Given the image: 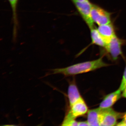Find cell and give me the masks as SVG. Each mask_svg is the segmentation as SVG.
Here are the masks:
<instances>
[{
  "instance_id": "6da1fadb",
  "label": "cell",
  "mask_w": 126,
  "mask_h": 126,
  "mask_svg": "<svg viewBox=\"0 0 126 126\" xmlns=\"http://www.w3.org/2000/svg\"><path fill=\"white\" fill-rule=\"evenodd\" d=\"M109 64L103 61L102 57L92 61L78 63L68 67L51 70L52 74H60L65 76H73L107 67Z\"/></svg>"
},
{
  "instance_id": "7a4b0ae2",
  "label": "cell",
  "mask_w": 126,
  "mask_h": 126,
  "mask_svg": "<svg viewBox=\"0 0 126 126\" xmlns=\"http://www.w3.org/2000/svg\"><path fill=\"white\" fill-rule=\"evenodd\" d=\"M124 114L115 111L111 108L102 109L100 126H117L118 120L122 118Z\"/></svg>"
},
{
  "instance_id": "3957f363",
  "label": "cell",
  "mask_w": 126,
  "mask_h": 126,
  "mask_svg": "<svg viewBox=\"0 0 126 126\" xmlns=\"http://www.w3.org/2000/svg\"><path fill=\"white\" fill-rule=\"evenodd\" d=\"M71 0L75 5L79 13L90 29L94 27V22L92 20L91 16L93 4L90 3L88 0L84 2H80L76 0Z\"/></svg>"
},
{
  "instance_id": "277c9868",
  "label": "cell",
  "mask_w": 126,
  "mask_h": 126,
  "mask_svg": "<svg viewBox=\"0 0 126 126\" xmlns=\"http://www.w3.org/2000/svg\"><path fill=\"white\" fill-rule=\"evenodd\" d=\"M91 16L93 22L99 26L111 23V14L96 5L93 4Z\"/></svg>"
},
{
  "instance_id": "5b68a950",
  "label": "cell",
  "mask_w": 126,
  "mask_h": 126,
  "mask_svg": "<svg viewBox=\"0 0 126 126\" xmlns=\"http://www.w3.org/2000/svg\"><path fill=\"white\" fill-rule=\"evenodd\" d=\"M125 42V40L119 38L115 35L107 44L104 48L113 60H117L122 54V47Z\"/></svg>"
},
{
  "instance_id": "8992f818",
  "label": "cell",
  "mask_w": 126,
  "mask_h": 126,
  "mask_svg": "<svg viewBox=\"0 0 126 126\" xmlns=\"http://www.w3.org/2000/svg\"><path fill=\"white\" fill-rule=\"evenodd\" d=\"M70 109L65 117L75 119L79 117L85 115L88 111V106L82 98L70 106Z\"/></svg>"
},
{
  "instance_id": "52a82bcc",
  "label": "cell",
  "mask_w": 126,
  "mask_h": 126,
  "mask_svg": "<svg viewBox=\"0 0 126 126\" xmlns=\"http://www.w3.org/2000/svg\"><path fill=\"white\" fill-rule=\"evenodd\" d=\"M122 91L118 89L117 90L105 96L99 105L101 109L111 107L119 100L122 96Z\"/></svg>"
},
{
  "instance_id": "ba28073f",
  "label": "cell",
  "mask_w": 126,
  "mask_h": 126,
  "mask_svg": "<svg viewBox=\"0 0 126 126\" xmlns=\"http://www.w3.org/2000/svg\"><path fill=\"white\" fill-rule=\"evenodd\" d=\"M97 30L107 44L115 36L114 27L111 23L99 26Z\"/></svg>"
},
{
  "instance_id": "9c48e42d",
  "label": "cell",
  "mask_w": 126,
  "mask_h": 126,
  "mask_svg": "<svg viewBox=\"0 0 126 126\" xmlns=\"http://www.w3.org/2000/svg\"><path fill=\"white\" fill-rule=\"evenodd\" d=\"M67 96L70 106L82 98V97L75 82H72L69 84L68 89Z\"/></svg>"
},
{
  "instance_id": "30bf717a",
  "label": "cell",
  "mask_w": 126,
  "mask_h": 126,
  "mask_svg": "<svg viewBox=\"0 0 126 126\" xmlns=\"http://www.w3.org/2000/svg\"><path fill=\"white\" fill-rule=\"evenodd\" d=\"M102 109L99 107L89 110L87 112V121L89 126H100Z\"/></svg>"
},
{
  "instance_id": "8fae6325",
  "label": "cell",
  "mask_w": 126,
  "mask_h": 126,
  "mask_svg": "<svg viewBox=\"0 0 126 126\" xmlns=\"http://www.w3.org/2000/svg\"><path fill=\"white\" fill-rule=\"evenodd\" d=\"M92 43L93 44L105 48L107 43L99 33L97 29L94 27L90 29Z\"/></svg>"
},
{
  "instance_id": "7c38bea8",
  "label": "cell",
  "mask_w": 126,
  "mask_h": 126,
  "mask_svg": "<svg viewBox=\"0 0 126 126\" xmlns=\"http://www.w3.org/2000/svg\"><path fill=\"white\" fill-rule=\"evenodd\" d=\"M18 0H8L12 9L13 12V18L14 21V35L16 36V28H17V13H16V8H17V3Z\"/></svg>"
},
{
  "instance_id": "4fadbf2b",
  "label": "cell",
  "mask_w": 126,
  "mask_h": 126,
  "mask_svg": "<svg viewBox=\"0 0 126 126\" xmlns=\"http://www.w3.org/2000/svg\"><path fill=\"white\" fill-rule=\"evenodd\" d=\"M63 126H78V122L76 119H64L62 123Z\"/></svg>"
},
{
  "instance_id": "5bb4252c",
  "label": "cell",
  "mask_w": 126,
  "mask_h": 126,
  "mask_svg": "<svg viewBox=\"0 0 126 126\" xmlns=\"http://www.w3.org/2000/svg\"><path fill=\"white\" fill-rule=\"evenodd\" d=\"M126 88V65L124 69L121 82L120 86H119V89H120L122 92Z\"/></svg>"
},
{
  "instance_id": "9a60e30c",
  "label": "cell",
  "mask_w": 126,
  "mask_h": 126,
  "mask_svg": "<svg viewBox=\"0 0 126 126\" xmlns=\"http://www.w3.org/2000/svg\"><path fill=\"white\" fill-rule=\"evenodd\" d=\"M122 119V121L118 123L116 126H126V112L124 113Z\"/></svg>"
},
{
  "instance_id": "2e32d148",
  "label": "cell",
  "mask_w": 126,
  "mask_h": 126,
  "mask_svg": "<svg viewBox=\"0 0 126 126\" xmlns=\"http://www.w3.org/2000/svg\"><path fill=\"white\" fill-rule=\"evenodd\" d=\"M78 126H89L87 121H82L78 122Z\"/></svg>"
},
{
  "instance_id": "e0dca14e",
  "label": "cell",
  "mask_w": 126,
  "mask_h": 126,
  "mask_svg": "<svg viewBox=\"0 0 126 126\" xmlns=\"http://www.w3.org/2000/svg\"><path fill=\"white\" fill-rule=\"evenodd\" d=\"M122 92V96L126 98V88Z\"/></svg>"
},
{
  "instance_id": "ac0fdd59",
  "label": "cell",
  "mask_w": 126,
  "mask_h": 126,
  "mask_svg": "<svg viewBox=\"0 0 126 126\" xmlns=\"http://www.w3.org/2000/svg\"><path fill=\"white\" fill-rule=\"evenodd\" d=\"M76 0L80 1V2H84V1H86L88 0Z\"/></svg>"
}]
</instances>
